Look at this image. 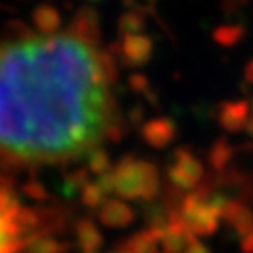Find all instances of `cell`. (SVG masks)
<instances>
[{
    "label": "cell",
    "instance_id": "obj_1",
    "mask_svg": "<svg viewBox=\"0 0 253 253\" xmlns=\"http://www.w3.org/2000/svg\"><path fill=\"white\" fill-rule=\"evenodd\" d=\"M117 118L115 64L86 25L0 34V169L83 160L111 137Z\"/></svg>",
    "mask_w": 253,
    "mask_h": 253
},
{
    "label": "cell",
    "instance_id": "obj_2",
    "mask_svg": "<svg viewBox=\"0 0 253 253\" xmlns=\"http://www.w3.org/2000/svg\"><path fill=\"white\" fill-rule=\"evenodd\" d=\"M34 216L13 191L0 186V253H19L32 235Z\"/></svg>",
    "mask_w": 253,
    "mask_h": 253
}]
</instances>
